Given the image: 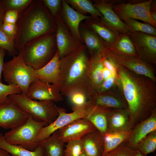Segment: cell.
<instances>
[{"label":"cell","instance_id":"cell-1","mask_svg":"<svg viewBox=\"0 0 156 156\" xmlns=\"http://www.w3.org/2000/svg\"><path fill=\"white\" fill-rule=\"evenodd\" d=\"M118 74L133 128L148 118L156 108V82L121 65Z\"/></svg>","mask_w":156,"mask_h":156},{"label":"cell","instance_id":"cell-2","mask_svg":"<svg viewBox=\"0 0 156 156\" xmlns=\"http://www.w3.org/2000/svg\"><path fill=\"white\" fill-rule=\"evenodd\" d=\"M15 48L21 52L27 42L36 38L55 32L54 19L42 0H33L19 13L16 23Z\"/></svg>","mask_w":156,"mask_h":156},{"label":"cell","instance_id":"cell-3","mask_svg":"<svg viewBox=\"0 0 156 156\" xmlns=\"http://www.w3.org/2000/svg\"><path fill=\"white\" fill-rule=\"evenodd\" d=\"M84 44L60 60L58 88L63 96L68 97L75 91L87 96L89 84L90 58Z\"/></svg>","mask_w":156,"mask_h":156},{"label":"cell","instance_id":"cell-4","mask_svg":"<svg viewBox=\"0 0 156 156\" xmlns=\"http://www.w3.org/2000/svg\"><path fill=\"white\" fill-rule=\"evenodd\" d=\"M98 52L90 58L88 99L119 87L120 65L109 52Z\"/></svg>","mask_w":156,"mask_h":156},{"label":"cell","instance_id":"cell-5","mask_svg":"<svg viewBox=\"0 0 156 156\" xmlns=\"http://www.w3.org/2000/svg\"><path fill=\"white\" fill-rule=\"evenodd\" d=\"M57 51L54 32L31 40L25 44L20 53L27 65L37 70L49 62Z\"/></svg>","mask_w":156,"mask_h":156},{"label":"cell","instance_id":"cell-6","mask_svg":"<svg viewBox=\"0 0 156 156\" xmlns=\"http://www.w3.org/2000/svg\"><path fill=\"white\" fill-rule=\"evenodd\" d=\"M17 106L34 120L49 125L57 118L58 113L56 105L51 101H38L21 94L9 96Z\"/></svg>","mask_w":156,"mask_h":156},{"label":"cell","instance_id":"cell-7","mask_svg":"<svg viewBox=\"0 0 156 156\" xmlns=\"http://www.w3.org/2000/svg\"><path fill=\"white\" fill-rule=\"evenodd\" d=\"M35 70L25 63L19 53L12 60L4 63L2 74L8 85L18 86L21 94L26 95L30 84L36 79Z\"/></svg>","mask_w":156,"mask_h":156},{"label":"cell","instance_id":"cell-8","mask_svg":"<svg viewBox=\"0 0 156 156\" xmlns=\"http://www.w3.org/2000/svg\"><path fill=\"white\" fill-rule=\"evenodd\" d=\"M48 125L44 122H39L29 116L23 124L11 129L3 135L9 143L19 145L30 151H34L38 145L36 143L37 135L41 129Z\"/></svg>","mask_w":156,"mask_h":156},{"label":"cell","instance_id":"cell-9","mask_svg":"<svg viewBox=\"0 0 156 156\" xmlns=\"http://www.w3.org/2000/svg\"><path fill=\"white\" fill-rule=\"evenodd\" d=\"M153 0L116 1H112V9L119 18L125 20L132 18L140 20L148 23L155 28L156 22L150 15V6Z\"/></svg>","mask_w":156,"mask_h":156},{"label":"cell","instance_id":"cell-10","mask_svg":"<svg viewBox=\"0 0 156 156\" xmlns=\"http://www.w3.org/2000/svg\"><path fill=\"white\" fill-rule=\"evenodd\" d=\"M59 114L56 119L51 124L42 128L38 133L36 139L37 145L49 138L52 134L57 130L80 118H85L86 113L85 104L81 106L73 105V112L67 113L64 108L56 105Z\"/></svg>","mask_w":156,"mask_h":156},{"label":"cell","instance_id":"cell-11","mask_svg":"<svg viewBox=\"0 0 156 156\" xmlns=\"http://www.w3.org/2000/svg\"><path fill=\"white\" fill-rule=\"evenodd\" d=\"M53 18L56 27V43L60 60L79 49L84 44L72 35L63 20L60 12Z\"/></svg>","mask_w":156,"mask_h":156},{"label":"cell","instance_id":"cell-12","mask_svg":"<svg viewBox=\"0 0 156 156\" xmlns=\"http://www.w3.org/2000/svg\"><path fill=\"white\" fill-rule=\"evenodd\" d=\"M129 36L138 56L155 66L156 65V36L140 32L130 33Z\"/></svg>","mask_w":156,"mask_h":156},{"label":"cell","instance_id":"cell-13","mask_svg":"<svg viewBox=\"0 0 156 156\" xmlns=\"http://www.w3.org/2000/svg\"><path fill=\"white\" fill-rule=\"evenodd\" d=\"M93 3L102 15L100 18L101 22L113 31L118 35L130 33L125 23L113 10L112 1L96 0Z\"/></svg>","mask_w":156,"mask_h":156},{"label":"cell","instance_id":"cell-14","mask_svg":"<svg viewBox=\"0 0 156 156\" xmlns=\"http://www.w3.org/2000/svg\"><path fill=\"white\" fill-rule=\"evenodd\" d=\"M29 116L20 109L9 96L0 105V127L11 129L25 122Z\"/></svg>","mask_w":156,"mask_h":156},{"label":"cell","instance_id":"cell-15","mask_svg":"<svg viewBox=\"0 0 156 156\" xmlns=\"http://www.w3.org/2000/svg\"><path fill=\"white\" fill-rule=\"evenodd\" d=\"M94 126L86 118L75 120L55 132L65 143L82 139L87 133L96 130Z\"/></svg>","mask_w":156,"mask_h":156},{"label":"cell","instance_id":"cell-16","mask_svg":"<svg viewBox=\"0 0 156 156\" xmlns=\"http://www.w3.org/2000/svg\"><path fill=\"white\" fill-rule=\"evenodd\" d=\"M26 96L30 99L39 101L58 102L64 99L57 88L52 84L43 82L37 79L30 84Z\"/></svg>","mask_w":156,"mask_h":156},{"label":"cell","instance_id":"cell-17","mask_svg":"<svg viewBox=\"0 0 156 156\" xmlns=\"http://www.w3.org/2000/svg\"><path fill=\"white\" fill-rule=\"evenodd\" d=\"M112 53L120 65L135 74L147 77L156 82L154 66L138 56L123 57Z\"/></svg>","mask_w":156,"mask_h":156},{"label":"cell","instance_id":"cell-18","mask_svg":"<svg viewBox=\"0 0 156 156\" xmlns=\"http://www.w3.org/2000/svg\"><path fill=\"white\" fill-rule=\"evenodd\" d=\"M60 14L72 35L77 40L83 43L79 33V25L82 21L88 19L91 16L82 14L75 10L65 0H62Z\"/></svg>","mask_w":156,"mask_h":156},{"label":"cell","instance_id":"cell-19","mask_svg":"<svg viewBox=\"0 0 156 156\" xmlns=\"http://www.w3.org/2000/svg\"><path fill=\"white\" fill-rule=\"evenodd\" d=\"M89 100L95 105L108 108H128L127 102L118 88L111 89L92 97Z\"/></svg>","mask_w":156,"mask_h":156},{"label":"cell","instance_id":"cell-20","mask_svg":"<svg viewBox=\"0 0 156 156\" xmlns=\"http://www.w3.org/2000/svg\"><path fill=\"white\" fill-rule=\"evenodd\" d=\"M86 118L91 122L96 129L104 135L107 131V119L112 109L95 105L89 100L85 104Z\"/></svg>","mask_w":156,"mask_h":156},{"label":"cell","instance_id":"cell-21","mask_svg":"<svg viewBox=\"0 0 156 156\" xmlns=\"http://www.w3.org/2000/svg\"><path fill=\"white\" fill-rule=\"evenodd\" d=\"M156 130V108L147 118L135 125L126 143L136 150L137 144L149 133Z\"/></svg>","mask_w":156,"mask_h":156},{"label":"cell","instance_id":"cell-22","mask_svg":"<svg viewBox=\"0 0 156 156\" xmlns=\"http://www.w3.org/2000/svg\"><path fill=\"white\" fill-rule=\"evenodd\" d=\"M107 132L125 131L133 129L128 109H112L107 119Z\"/></svg>","mask_w":156,"mask_h":156},{"label":"cell","instance_id":"cell-23","mask_svg":"<svg viewBox=\"0 0 156 156\" xmlns=\"http://www.w3.org/2000/svg\"><path fill=\"white\" fill-rule=\"evenodd\" d=\"M60 56L57 51L49 62L42 68L35 70L36 79L44 83H52L58 88L60 73Z\"/></svg>","mask_w":156,"mask_h":156},{"label":"cell","instance_id":"cell-24","mask_svg":"<svg viewBox=\"0 0 156 156\" xmlns=\"http://www.w3.org/2000/svg\"><path fill=\"white\" fill-rule=\"evenodd\" d=\"M83 152L87 156H102L104 150V135L96 129L82 139Z\"/></svg>","mask_w":156,"mask_h":156},{"label":"cell","instance_id":"cell-25","mask_svg":"<svg viewBox=\"0 0 156 156\" xmlns=\"http://www.w3.org/2000/svg\"><path fill=\"white\" fill-rule=\"evenodd\" d=\"M81 24L79 27V33L91 55L103 52L108 48L104 42L93 30L85 24Z\"/></svg>","mask_w":156,"mask_h":156},{"label":"cell","instance_id":"cell-26","mask_svg":"<svg viewBox=\"0 0 156 156\" xmlns=\"http://www.w3.org/2000/svg\"><path fill=\"white\" fill-rule=\"evenodd\" d=\"M84 24L97 34L108 48L114 43L119 35L103 23L100 18H94L91 17L86 20Z\"/></svg>","mask_w":156,"mask_h":156},{"label":"cell","instance_id":"cell-27","mask_svg":"<svg viewBox=\"0 0 156 156\" xmlns=\"http://www.w3.org/2000/svg\"><path fill=\"white\" fill-rule=\"evenodd\" d=\"M129 34L119 35L114 43L108 48V50L112 53L120 56H138Z\"/></svg>","mask_w":156,"mask_h":156},{"label":"cell","instance_id":"cell-28","mask_svg":"<svg viewBox=\"0 0 156 156\" xmlns=\"http://www.w3.org/2000/svg\"><path fill=\"white\" fill-rule=\"evenodd\" d=\"M0 148L6 151L12 156H43L44 151L41 144H39L34 151H30L19 145L10 144L6 141L2 133H0Z\"/></svg>","mask_w":156,"mask_h":156},{"label":"cell","instance_id":"cell-29","mask_svg":"<svg viewBox=\"0 0 156 156\" xmlns=\"http://www.w3.org/2000/svg\"><path fill=\"white\" fill-rule=\"evenodd\" d=\"M131 131L107 132L104 135L105 147L102 156L116 148L124 142H126L131 133Z\"/></svg>","mask_w":156,"mask_h":156},{"label":"cell","instance_id":"cell-30","mask_svg":"<svg viewBox=\"0 0 156 156\" xmlns=\"http://www.w3.org/2000/svg\"><path fill=\"white\" fill-rule=\"evenodd\" d=\"M65 143L60 139L55 132L48 138L39 143L44 148L43 156H63Z\"/></svg>","mask_w":156,"mask_h":156},{"label":"cell","instance_id":"cell-31","mask_svg":"<svg viewBox=\"0 0 156 156\" xmlns=\"http://www.w3.org/2000/svg\"><path fill=\"white\" fill-rule=\"evenodd\" d=\"M76 11L86 15L89 14L94 18H101L102 15L101 12L94 5L93 3L88 0H65Z\"/></svg>","mask_w":156,"mask_h":156},{"label":"cell","instance_id":"cell-32","mask_svg":"<svg viewBox=\"0 0 156 156\" xmlns=\"http://www.w3.org/2000/svg\"><path fill=\"white\" fill-rule=\"evenodd\" d=\"M123 22L130 33L140 32L156 36V29L148 23H142L132 18L126 19Z\"/></svg>","mask_w":156,"mask_h":156},{"label":"cell","instance_id":"cell-33","mask_svg":"<svg viewBox=\"0 0 156 156\" xmlns=\"http://www.w3.org/2000/svg\"><path fill=\"white\" fill-rule=\"evenodd\" d=\"M156 149V130L149 133L139 142L136 150H138L147 155L153 153Z\"/></svg>","mask_w":156,"mask_h":156},{"label":"cell","instance_id":"cell-34","mask_svg":"<svg viewBox=\"0 0 156 156\" xmlns=\"http://www.w3.org/2000/svg\"><path fill=\"white\" fill-rule=\"evenodd\" d=\"M32 0H1L3 8L6 12L9 10H15L20 13L26 8Z\"/></svg>","mask_w":156,"mask_h":156},{"label":"cell","instance_id":"cell-35","mask_svg":"<svg viewBox=\"0 0 156 156\" xmlns=\"http://www.w3.org/2000/svg\"><path fill=\"white\" fill-rule=\"evenodd\" d=\"M0 26V48L7 51L10 56L17 55L18 52L15 48L14 41L2 31Z\"/></svg>","mask_w":156,"mask_h":156},{"label":"cell","instance_id":"cell-36","mask_svg":"<svg viewBox=\"0 0 156 156\" xmlns=\"http://www.w3.org/2000/svg\"><path fill=\"white\" fill-rule=\"evenodd\" d=\"M65 145L64 156H80L83 152L82 139L74 140L67 143Z\"/></svg>","mask_w":156,"mask_h":156},{"label":"cell","instance_id":"cell-37","mask_svg":"<svg viewBox=\"0 0 156 156\" xmlns=\"http://www.w3.org/2000/svg\"><path fill=\"white\" fill-rule=\"evenodd\" d=\"M21 93V90L18 86L6 85L0 82V105L7 101L9 95Z\"/></svg>","mask_w":156,"mask_h":156},{"label":"cell","instance_id":"cell-38","mask_svg":"<svg viewBox=\"0 0 156 156\" xmlns=\"http://www.w3.org/2000/svg\"><path fill=\"white\" fill-rule=\"evenodd\" d=\"M104 156H136V151L124 142Z\"/></svg>","mask_w":156,"mask_h":156},{"label":"cell","instance_id":"cell-39","mask_svg":"<svg viewBox=\"0 0 156 156\" xmlns=\"http://www.w3.org/2000/svg\"><path fill=\"white\" fill-rule=\"evenodd\" d=\"M42 1L53 17L60 12L62 8V0H43Z\"/></svg>","mask_w":156,"mask_h":156},{"label":"cell","instance_id":"cell-40","mask_svg":"<svg viewBox=\"0 0 156 156\" xmlns=\"http://www.w3.org/2000/svg\"><path fill=\"white\" fill-rule=\"evenodd\" d=\"M73 105L81 106L85 105L88 99L87 95L79 91H75L72 93L68 97Z\"/></svg>","mask_w":156,"mask_h":156},{"label":"cell","instance_id":"cell-41","mask_svg":"<svg viewBox=\"0 0 156 156\" xmlns=\"http://www.w3.org/2000/svg\"><path fill=\"white\" fill-rule=\"evenodd\" d=\"M1 27L3 32L14 41L16 31V24L3 23Z\"/></svg>","mask_w":156,"mask_h":156},{"label":"cell","instance_id":"cell-42","mask_svg":"<svg viewBox=\"0 0 156 156\" xmlns=\"http://www.w3.org/2000/svg\"><path fill=\"white\" fill-rule=\"evenodd\" d=\"M19 13L16 10H9L5 14L3 23L16 24L17 21Z\"/></svg>","mask_w":156,"mask_h":156},{"label":"cell","instance_id":"cell-43","mask_svg":"<svg viewBox=\"0 0 156 156\" xmlns=\"http://www.w3.org/2000/svg\"><path fill=\"white\" fill-rule=\"evenodd\" d=\"M6 51L0 48V82L2 83V74L4 64V58L5 55Z\"/></svg>","mask_w":156,"mask_h":156},{"label":"cell","instance_id":"cell-44","mask_svg":"<svg viewBox=\"0 0 156 156\" xmlns=\"http://www.w3.org/2000/svg\"><path fill=\"white\" fill-rule=\"evenodd\" d=\"M5 12L2 5L1 0H0V26L3 23V20Z\"/></svg>","mask_w":156,"mask_h":156},{"label":"cell","instance_id":"cell-45","mask_svg":"<svg viewBox=\"0 0 156 156\" xmlns=\"http://www.w3.org/2000/svg\"><path fill=\"white\" fill-rule=\"evenodd\" d=\"M0 156H12L8 152L5 150L0 148Z\"/></svg>","mask_w":156,"mask_h":156},{"label":"cell","instance_id":"cell-46","mask_svg":"<svg viewBox=\"0 0 156 156\" xmlns=\"http://www.w3.org/2000/svg\"><path fill=\"white\" fill-rule=\"evenodd\" d=\"M156 1L152 2L150 6V11H156Z\"/></svg>","mask_w":156,"mask_h":156},{"label":"cell","instance_id":"cell-47","mask_svg":"<svg viewBox=\"0 0 156 156\" xmlns=\"http://www.w3.org/2000/svg\"><path fill=\"white\" fill-rule=\"evenodd\" d=\"M150 15L153 20L156 22V11H150Z\"/></svg>","mask_w":156,"mask_h":156},{"label":"cell","instance_id":"cell-48","mask_svg":"<svg viewBox=\"0 0 156 156\" xmlns=\"http://www.w3.org/2000/svg\"><path fill=\"white\" fill-rule=\"evenodd\" d=\"M136 150V156H147L146 155L144 154L138 150Z\"/></svg>","mask_w":156,"mask_h":156},{"label":"cell","instance_id":"cell-49","mask_svg":"<svg viewBox=\"0 0 156 156\" xmlns=\"http://www.w3.org/2000/svg\"><path fill=\"white\" fill-rule=\"evenodd\" d=\"M80 156H87L85 154V153L83 152L81 154Z\"/></svg>","mask_w":156,"mask_h":156}]
</instances>
